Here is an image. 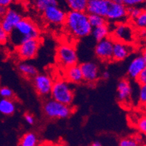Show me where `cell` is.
Listing matches in <instances>:
<instances>
[{"label": "cell", "instance_id": "cell-1", "mask_svg": "<svg viewBox=\"0 0 146 146\" xmlns=\"http://www.w3.org/2000/svg\"><path fill=\"white\" fill-rule=\"evenodd\" d=\"M63 26L68 34L77 39L88 36L92 29L89 21V15L86 12L69 10L66 13Z\"/></svg>", "mask_w": 146, "mask_h": 146}, {"label": "cell", "instance_id": "cell-2", "mask_svg": "<svg viewBox=\"0 0 146 146\" xmlns=\"http://www.w3.org/2000/svg\"><path fill=\"white\" fill-rule=\"evenodd\" d=\"M40 30L33 20L29 18H23L14 30L10 34V39L15 46L29 39H39Z\"/></svg>", "mask_w": 146, "mask_h": 146}, {"label": "cell", "instance_id": "cell-3", "mask_svg": "<svg viewBox=\"0 0 146 146\" xmlns=\"http://www.w3.org/2000/svg\"><path fill=\"white\" fill-rule=\"evenodd\" d=\"M42 111L44 115L49 119H68L72 115L74 108L71 106L63 104L50 98L44 102Z\"/></svg>", "mask_w": 146, "mask_h": 146}, {"label": "cell", "instance_id": "cell-4", "mask_svg": "<svg viewBox=\"0 0 146 146\" xmlns=\"http://www.w3.org/2000/svg\"><path fill=\"white\" fill-rule=\"evenodd\" d=\"M50 95L52 99L68 106H71L74 100V91L71 83L63 79L53 82Z\"/></svg>", "mask_w": 146, "mask_h": 146}, {"label": "cell", "instance_id": "cell-5", "mask_svg": "<svg viewBox=\"0 0 146 146\" xmlns=\"http://www.w3.org/2000/svg\"><path fill=\"white\" fill-rule=\"evenodd\" d=\"M55 59L58 64L63 69L76 65L78 55L75 46L67 42L60 44L56 49Z\"/></svg>", "mask_w": 146, "mask_h": 146}, {"label": "cell", "instance_id": "cell-6", "mask_svg": "<svg viewBox=\"0 0 146 146\" xmlns=\"http://www.w3.org/2000/svg\"><path fill=\"white\" fill-rule=\"evenodd\" d=\"M42 44L39 39H29L16 47V54L21 60H28L36 57Z\"/></svg>", "mask_w": 146, "mask_h": 146}, {"label": "cell", "instance_id": "cell-7", "mask_svg": "<svg viewBox=\"0 0 146 146\" xmlns=\"http://www.w3.org/2000/svg\"><path fill=\"white\" fill-rule=\"evenodd\" d=\"M32 79V85L39 96L47 98L50 95L54 81L46 74H37Z\"/></svg>", "mask_w": 146, "mask_h": 146}, {"label": "cell", "instance_id": "cell-8", "mask_svg": "<svg viewBox=\"0 0 146 146\" xmlns=\"http://www.w3.org/2000/svg\"><path fill=\"white\" fill-rule=\"evenodd\" d=\"M110 36L113 40L131 44L134 39L133 29L130 25L124 22L116 23L114 28L111 31Z\"/></svg>", "mask_w": 146, "mask_h": 146}, {"label": "cell", "instance_id": "cell-9", "mask_svg": "<svg viewBox=\"0 0 146 146\" xmlns=\"http://www.w3.org/2000/svg\"><path fill=\"white\" fill-rule=\"evenodd\" d=\"M66 12L58 6H52L42 13L44 21L48 24L58 26L64 25L66 18Z\"/></svg>", "mask_w": 146, "mask_h": 146}, {"label": "cell", "instance_id": "cell-10", "mask_svg": "<svg viewBox=\"0 0 146 146\" xmlns=\"http://www.w3.org/2000/svg\"><path fill=\"white\" fill-rule=\"evenodd\" d=\"M114 40L111 36L98 42L95 47V54L102 62L108 63L112 60Z\"/></svg>", "mask_w": 146, "mask_h": 146}, {"label": "cell", "instance_id": "cell-11", "mask_svg": "<svg viewBox=\"0 0 146 146\" xmlns=\"http://www.w3.org/2000/svg\"><path fill=\"white\" fill-rule=\"evenodd\" d=\"M83 76L84 82L89 85H94L100 78V70L98 64L92 61L84 62L79 65Z\"/></svg>", "mask_w": 146, "mask_h": 146}, {"label": "cell", "instance_id": "cell-12", "mask_svg": "<svg viewBox=\"0 0 146 146\" xmlns=\"http://www.w3.org/2000/svg\"><path fill=\"white\" fill-rule=\"evenodd\" d=\"M23 17L21 13L13 8H7L4 16L1 18L0 27L10 35Z\"/></svg>", "mask_w": 146, "mask_h": 146}, {"label": "cell", "instance_id": "cell-13", "mask_svg": "<svg viewBox=\"0 0 146 146\" xmlns=\"http://www.w3.org/2000/svg\"><path fill=\"white\" fill-rule=\"evenodd\" d=\"M106 18L107 21L112 22H124L127 18H128L127 8L121 3L118 4L111 2Z\"/></svg>", "mask_w": 146, "mask_h": 146}, {"label": "cell", "instance_id": "cell-14", "mask_svg": "<svg viewBox=\"0 0 146 146\" xmlns=\"http://www.w3.org/2000/svg\"><path fill=\"white\" fill-rule=\"evenodd\" d=\"M117 99L121 104L127 106L129 104L132 98V89L129 79L126 78L121 79L117 84Z\"/></svg>", "mask_w": 146, "mask_h": 146}, {"label": "cell", "instance_id": "cell-15", "mask_svg": "<svg viewBox=\"0 0 146 146\" xmlns=\"http://www.w3.org/2000/svg\"><path fill=\"white\" fill-rule=\"evenodd\" d=\"M132 51L133 47L131 44L114 40L112 60L115 62H121L127 59Z\"/></svg>", "mask_w": 146, "mask_h": 146}, {"label": "cell", "instance_id": "cell-16", "mask_svg": "<svg viewBox=\"0 0 146 146\" xmlns=\"http://www.w3.org/2000/svg\"><path fill=\"white\" fill-rule=\"evenodd\" d=\"M110 2V0H95L88 2L86 13L88 15H98L106 18Z\"/></svg>", "mask_w": 146, "mask_h": 146}, {"label": "cell", "instance_id": "cell-17", "mask_svg": "<svg viewBox=\"0 0 146 146\" xmlns=\"http://www.w3.org/2000/svg\"><path fill=\"white\" fill-rule=\"evenodd\" d=\"M146 66L145 61L142 55H138L132 60L127 68V76L129 78L136 79Z\"/></svg>", "mask_w": 146, "mask_h": 146}, {"label": "cell", "instance_id": "cell-18", "mask_svg": "<svg viewBox=\"0 0 146 146\" xmlns=\"http://www.w3.org/2000/svg\"><path fill=\"white\" fill-rule=\"evenodd\" d=\"M65 79L69 83L79 84L84 82L79 65L76 64L64 69Z\"/></svg>", "mask_w": 146, "mask_h": 146}, {"label": "cell", "instance_id": "cell-19", "mask_svg": "<svg viewBox=\"0 0 146 146\" xmlns=\"http://www.w3.org/2000/svg\"><path fill=\"white\" fill-rule=\"evenodd\" d=\"M17 68L21 75L28 79H33L38 74L37 68L34 65L25 63V62L18 63Z\"/></svg>", "mask_w": 146, "mask_h": 146}, {"label": "cell", "instance_id": "cell-20", "mask_svg": "<svg viewBox=\"0 0 146 146\" xmlns=\"http://www.w3.org/2000/svg\"><path fill=\"white\" fill-rule=\"evenodd\" d=\"M92 36L96 42H100L103 39H106L111 35V29H110L108 24H105L103 26H98V27L93 28L92 29Z\"/></svg>", "mask_w": 146, "mask_h": 146}, {"label": "cell", "instance_id": "cell-21", "mask_svg": "<svg viewBox=\"0 0 146 146\" xmlns=\"http://www.w3.org/2000/svg\"><path fill=\"white\" fill-rule=\"evenodd\" d=\"M16 111V106L12 99L0 100V113L5 116H11Z\"/></svg>", "mask_w": 146, "mask_h": 146}, {"label": "cell", "instance_id": "cell-22", "mask_svg": "<svg viewBox=\"0 0 146 146\" xmlns=\"http://www.w3.org/2000/svg\"><path fill=\"white\" fill-rule=\"evenodd\" d=\"M58 0H32V5L36 11L42 13L52 6H58Z\"/></svg>", "mask_w": 146, "mask_h": 146}, {"label": "cell", "instance_id": "cell-23", "mask_svg": "<svg viewBox=\"0 0 146 146\" xmlns=\"http://www.w3.org/2000/svg\"><path fill=\"white\" fill-rule=\"evenodd\" d=\"M68 7L73 11L86 12L88 5L87 0H65Z\"/></svg>", "mask_w": 146, "mask_h": 146}, {"label": "cell", "instance_id": "cell-24", "mask_svg": "<svg viewBox=\"0 0 146 146\" xmlns=\"http://www.w3.org/2000/svg\"><path fill=\"white\" fill-rule=\"evenodd\" d=\"M38 137L34 132H26L21 137L19 146H37Z\"/></svg>", "mask_w": 146, "mask_h": 146}, {"label": "cell", "instance_id": "cell-25", "mask_svg": "<svg viewBox=\"0 0 146 146\" xmlns=\"http://www.w3.org/2000/svg\"><path fill=\"white\" fill-rule=\"evenodd\" d=\"M142 138L137 136H129L121 138L119 146H141Z\"/></svg>", "mask_w": 146, "mask_h": 146}, {"label": "cell", "instance_id": "cell-26", "mask_svg": "<svg viewBox=\"0 0 146 146\" xmlns=\"http://www.w3.org/2000/svg\"><path fill=\"white\" fill-rule=\"evenodd\" d=\"M89 21L92 29L108 23L107 19L105 17L98 15H89Z\"/></svg>", "mask_w": 146, "mask_h": 146}, {"label": "cell", "instance_id": "cell-27", "mask_svg": "<svg viewBox=\"0 0 146 146\" xmlns=\"http://www.w3.org/2000/svg\"><path fill=\"white\" fill-rule=\"evenodd\" d=\"M144 9L140 7H129L127 8L128 11V18H130L132 21L136 19L140 14L143 12Z\"/></svg>", "mask_w": 146, "mask_h": 146}, {"label": "cell", "instance_id": "cell-28", "mask_svg": "<svg viewBox=\"0 0 146 146\" xmlns=\"http://www.w3.org/2000/svg\"><path fill=\"white\" fill-rule=\"evenodd\" d=\"M136 127L140 133L146 136V115H143L138 119Z\"/></svg>", "mask_w": 146, "mask_h": 146}, {"label": "cell", "instance_id": "cell-29", "mask_svg": "<svg viewBox=\"0 0 146 146\" xmlns=\"http://www.w3.org/2000/svg\"><path fill=\"white\" fill-rule=\"evenodd\" d=\"M134 22V24L136 27L139 28V29H145L146 28V15L144 13V10H143V13L136 18L134 21H132Z\"/></svg>", "mask_w": 146, "mask_h": 146}, {"label": "cell", "instance_id": "cell-30", "mask_svg": "<svg viewBox=\"0 0 146 146\" xmlns=\"http://www.w3.org/2000/svg\"><path fill=\"white\" fill-rule=\"evenodd\" d=\"M146 0H121V4L124 5L127 8L140 7L145 2Z\"/></svg>", "mask_w": 146, "mask_h": 146}, {"label": "cell", "instance_id": "cell-31", "mask_svg": "<svg viewBox=\"0 0 146 146\" xmlns=\"http://www.w3.org/2000/svg\"><path fill=\"white\" fill-rule=\"evenodd\" d=\"M14 92L10 88L7 87H2L0 88V97L5 99H13Z\"/></svg>", "mask_w": 146, "mask_h": 146}, {"label": "cell", "instance_id": "cell-32", "mask_svg": "<svg viewBox=\"0 0 146 146\" xmlns=\"http://www.w3.org/2000/svg\"><path fill=\"white\" fill-rule=\"evenodd\" d=\"M139 103L143 106H146V84L140 85V90L138 93Z\"/></svg>", "mask_w": 146, "mask_h": 146}, {"label": "cell", "instance_id": "cell-33", "mask_svg": "<svg viewBox=\"0 0 146 146\" xmlns=\"http://www.w3.org/2000/svg\"><path fill=\"white\" fill-rule=\"evenodd\" d=\"M10 40V35L0 27V45H4Z\"/></svg>", "mask_w": 146, "mask_h": 146}, {"label": "cell", "instance_id": "cell-34", "mask_svg": "<svg viewBox=\"0 0 146 146\" xmlns=\"http://www.w3.org/2000/svg\"><path fill=\"white\" fill-rule=\"evenodd\" d=\"M137 83L140 85H144L146 84V66L143 69V71L138 76V77L136 79Z\"/></svg>", "mask_w": 146, "mask_h": 146}, {"label": "cell", "instance_id": "cell-35", "mask_svg": "<svg viewBox=\"0 0 146 146\" xmlns=\"http://www.w3.org/2000/svg\"><path fill=\"white\" fill-rule=\"evenodd\" d=\"M24 120L29 125H33L35 123V118L32 114L29 113H26L24 114Z\"/></svg>", "mask_w": 146, "mask_h": 146}, {"label": "cell", "instance_id": "cell-36", "mask_svg": "<svg viewBox=\"0 0 146 146\" xmlns=\"http://www.w3.org/2000/svg\"><path fill=\"white\" fill-rule=\"evenodd\" d=\"M13 2H15L14 0H0V6L8 8Z\"/></svg>", "mask_w": 146, "mask_h": 146}, {"label": "cell", "instance_id": "cell-37", "mask_svg": "<svg viewBox=\"0 0 146 146\" xmlns=\"http://www.w3.org/2000/svg\"><path fill=\"white\" fill-rule=\"evenodd\" d=\"M101 78L104 80H107L110 78V73L108 71H105L102 73L101 74Z\"/></svg>", "mask_w": 146, "mask_h": 146}, {"label": "cell", "instance_id": "cell-38", "mask_svg": "<svg viewBox=\"0 0 146 146\" xmlns=\"http://www.w3.org/2000/svg\"><path fill=\"white\" fill-rule=\"evenodd\" d=\"M7 10V8H6L5 7L0 6V19L4 16V15L6 13Z\"/></svg>", "mask_w": 146, "mask_h": 146}, {"label": "cell", "instance_id": "cell-39", "mask_svg": "<svg viewBox=\"0 0 146 146\" xmlns=\"http://www.w3.org/2000/svg\"><path fill=\"white\" fill-rule=\"evenodd\" d=\"M91 146H102V144L100 143V142L99 141H94L93 143L91 144Z\"/></svg>", "mask_w": 146, "mask_h": 146}, {"label": "cell", "instance_id": "cell-40", "mask_svg": "<svg viewBox=\"0 0 146 146\" xmlns=\"http://www.w3.org/2000/svg\"><path fill=\"white\" fill-rule=\"evenodd\" d=\"M142 56H143V59H144V60L145 61V63H146V49L144 50V51H143V55H142Z\"/></svg>", "mask_w": 146, "mask_h": 146}, {"label": "cell", "instance_id": "cell-41", "mask_svg": "<svg viewBox=\"0 0 146 146\" xmlns=\"http://www.w3.org/2000/svg\"><path fill=\"white\" fill-rule=\"evenodd\" d=\"M110 1H111V2H113V3H121V0H110Z\"/></svg>", "mask_w": 146, "mask_h": 146}, {"label": "cell", "instance_id": "cell-42", "mask_svg": "<svg viewBox=\"0 0 146 146\" xmlns=\"http://www.w3.org/2000/svg\"><path fill=\"white\" fill-rule=\"evenodd\" d=\"M18 1H21V2H28L29 0H18Z\"/></svg>", "mask_w": 146, "mask_h": 146}, {"label": "cell", "instance_id": "cell-43", "mask_svg": "<svg viewBox=\"0 0 146 146\" xmlns=\"http://www.w3.org/2000/svg\"><path fill=\"white\" fill-rule=\"evenodd\" d=\"M144 13H145V15H146V9H145V10H144Z\"/></svg>", "mask_w": 146, "mask_h": 146}, {"label": "cell", "instance_id": "cell-44", "mask_svg": "<svg viewBox=\"0 0 146 146\" xmlns=\"http://www.w3.org/2000/svg\"><path fill=\"white\" fill-rule=\"evenodd\" d=\"M88 2H91V1H95V0H87Z\"/></svg>", "mask_w": 146, "mask_h": 146}, {"label": "cell", "instance_id": "cell-45", "mask_svg": "<svg viewBox=\"0 0 146 146\" xmlns=\"http://www.w3.org/2000/svg\"><path fill=\"white\" fill-rule=\"evenodd\" d=\"M141 146H146V143H145V144H143V145H141Z\"/></svg>", "mask_w": 146, "mask_h": 146}, {"label": "cell", "instance_id": "cell-46", "mask_svg": "<svg viewBox=\"0 0 146 146\" xmlns=\"http://www.w3.org/2000/svg\"><path fill=\"white\" fill-rule=\"evenodd\" d=\"M17 1H18V0H14V2H17Z\"/></svg>", "mask_w": 146, "mask_h": 146}, {"label": "cell", "instance_id": "cell-47", "mask_svg": "<svg viewBox=\"0 0 146 146\" xmlns=\"http://www.w3.org/2000/svg\"><path fill=\"white\" fill-rule=\"evenodd\" d=\"M0 23H1V19H0Z\"/></svg>", "mask_w": 146, "mask_h": 146}, {"label": "cell", "instance_id": "cell-48", "mask_svg": "<svg viewBox=\"0 0 146 146\" xmlns=\"http://www.w3.org/2000/svg\"><path fill=\"white\" fill-rule=\"evenodd\" d=\"M62 146H67V145H62Z\"/></svg>", "mask_w": 146, "mask_h": 146}]
</instances>
